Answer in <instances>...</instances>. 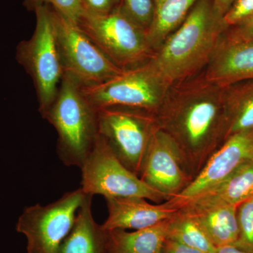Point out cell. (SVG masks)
<instances>
[{"label": "cell", "mask_w": 253, "mask_h": 253, "mask_svg": "<svg viewBox=\"0 0 253 253\" xmlns=\"http://www.w3.org/2000/svg\"><path fill=\"white\" fill-rule=\"evenodd\" d=\"M224 87L203 71L172 84L156 113L158 126L179 146L193 179L225 141Z\"/></svg>", "instance_id": "obj_1"}, {"label": "cell", "mask_w": 253, "mask_h": 253, "mask_svg": "<svg viewBox=\"0 0 253 253\" xmlns=\"http://www.w3.org/2000/svg\"><path fill=\"white\" fill-rule=\"evenodd\" d=\"M227 28L216 16L212 0H199L149 61L172 85L194 77L208 66Z\"/></svg>", "instance_id": "obj_2"}, {"label": "cell", "mask_w": 253, "mask_h": 253, "mask_svg": "<svg viewBox=\"0 0 253 253\" xmlns=\"http://www.w3.org/2000/svg\"><path fill=\"white\" fill-rule=\"evenodd\" d=\"M72 76L63 74L54 102L43 117L58 134V156L66 166L81 168L99 136L97 111Z\"/></svg>", "instance_id": "obj_3"}, {"label": "cell", "mask_w": 253, "mask_h": 253, "mask_svg": "<svg viewBox=\"0 0 253 253\" xmlns=\"http://www.w3.org/2000/svg\"><path fill=\"white\" fill-rule=\"evenodd\" d=\"M172 86L147 62L125 68L107 81L90 86H81L89 104L97 111L111 106H124L156 113Z\"/></svg>", "instance_id": "obj_4"}, {"label": "cell", "mask_w": 253, "mask_h": 253, "mask_svg": "<svg viewBox=\"0 0 253 253\" xmlns=\"http://www.w3.org/2000/svg\"><path fill=\"white\" fill-rule=\"evenodd\" d=\"M34 12L36 29L16 46V59L33 80L43 118L54 102L63 73L51 7L42 5Z\"/></svg>", "instance_id": "obj_5"}, {"label": "cell", "mask_w": 253, "mask_h": 253, "mask_svg": "<svg viewBox=\"0 0 253 253\" xmlns=\"http://www.w3.org/2000/svg\"><path fill=\"white\" fill-rule=\"evenodd\" d=\"M77 26L118 67L147 62L154 54L147 35L119 7L107 14L84 10Z\"/></svg>", "instance_id": "obj_6"}, {"label": "cell", "mask_w": 253, "mask_h": 253, "mask_svg": "<svg viewBox=\"0 0 253 253\" xmlns=\"http://www.w3.org/2000/svg\"><path fill=\"white\" fill-rule=\"evenodd\" d=\"M80 169L81 188L86 194L101 195L105 199L136 197L155 203L167 201L163 194L126 168L99 134Z\"/></svg>", "instance_id": "obj_7"}, {"label": "cell", "mask_w": 253, "mask_h": 253, "mask_svg": "<svg viewBox=\"0 0 253 253\" xmlns=\"http://www.w3.org/2000/svg\"><path fill=\"white\" fill-rule=\"evenodd\" d=\"M87 196L80 187L46 206L37 204L25 208L16 230L26 237L27 253H59Z\"/></svg>", "instance_id": "obj_8"}, {"label": "cell", "mask_w": 253, "mask_h": 253, "mask_svg": "<svg viewBox=\"0 0 253 253\" xmlns=\"http://www.w3.org/2000/svg\"><path fill=\"white\" fill-rule=\"evenodd\" d=\"M99 134L118 159L140 175L146 150L158 127L156 116L144 110L111 106L97 110Z\"/></svg>", "instance_id": "obj_9"}, {"label": "cell", "mask_w": 253, "mask_h": 253, "mask_svg": "<svg viewBox=\"0 0 253 253\" xmlns=\"http://www.w3.org/2000/svg\"><path fill=\"white\" fill-rule=\"evenodd\" d=\"M51 10L63 74L72 76L81 86H90L107 81L123 71L77 25L52 7Z\"/></svg>", "instance_id": "obj_10"}, {"label": "cell", "mask_w": 253, "mask_h": 253, "mask_svg": "<svg viewBox=\"0 0 253 253\" xmlns=\"http://www.w3.org/2000/svg\"><path fill=\"white\" fill-rule=\"evenodd\" d=\"M139 177L167 201L180 194L193 180L179 146L159 126L149 141Z\"/></svg>", "instance_id": "obj_11"}, {"label": "cell", "mask_w": 253, "mask_h": 253, "mask_svg": "<svg viewBox=\"0 0 253 253\" xmlns=\"http://www.w3.org/2000/svg\"><path fill=\"white\" fill-rule=\"evenodd\" d=\"M253 159V129L229 136L212 155L185 189L169 200L176 207L217 185Z\"/></svg>", "instance_id": "obj_12"}, {"label": "cell", "mask_w": 253, "mask_h": 253, "mask_svg": "<svg viewBox=\"0 0 253 253\" xmlns=\"http://www.w3.org/2000/svg\"><path fill=\"white\" fill-rule=\"evenodd\" d=\"M204 74L208 81L222 86L253 80V41L227 28L221 34Z\"/></svg>", "instance_id": "obj_13"}, {"label": "cell", "mask_w": 253, "mask_h": 253, "mask_svg": "<svg viewBox=\"0 0 253 253\" xmlns=\"http://www.w3.org/2000/svg\"><path fill=\"white\" fill-rule=\"evenodd\" d=\"M142 198H116L106 199L108 215L101 224L105 231L139 229L151 227L176 215L179 208L169 201L165 204H149Z\"/></svg>", "instance_id": "obj_14"}, {"label": "cell", "mask_w": 253, "mask_h": 253, "mask_svg": "<svg viewBox=\"0 0 253 253\" xmlns=\"http://www.w3.org/2000/svg\"><path fill=\"white\" fill-rule=\"evenodd\" d=\"M237 207L232 205L196 206L185 205L179 208L194 218L215 247L234 245L239 236Z\"/></svg>", "instance_id": "obj_15"}, {"label": "cell", "mask_w": 253, "mask_h": 253, "mask_svg": "<svg viewBox=\"0 0 253 253\" xmlns=\"http://www.w3.org/2000/svg\"><path fill=\"white\" fill-rule=\"evenodd\" d=\"M92 198L88 195L78 210L73 228L59 253H109V231L104 230L93 217Z\"/></svg>", "instance_id": "obj_16"}, {"label": "cell", "mask_w": 253, "mask_h": 253, "mask_svg": "<svg viewBox=\"0 0 253 253\" xmlns=\"http://www.w3.org/2000/svg\"><path fill=\"white\" fill-rule=\"evenodd\" d=\"M253 196V159L245 163L217 185L183 203L185 205L208 206L232 205L238 206Z\"/></svg>", "instance_id": "obj_17"}, {"label": "cell", "mask_w": 253, "mask_h": 253, "mask_svg": "<svg viewBox=\"0 0 253 253\" xmlns=\"http://www.w3.org/2000/svg\"><path fill=\"white\" fill-rule=\"evenodd\" d=\"M225 141L240 131L253 129V79L224 87Z\"/></svg>", "instance_id": "obj_18"}, {"label": "cell", "mask_w": 253, "mask_h": 253, "mask_svg": "<svg viewBox=\"0 0 253 253\" xmlns=\"http://www.w3.org/2000/svg\"><path fill=\"white\" fill-rule=\"evenodd\" d=\"M169 220L131 232L123 229L109 231V253H162Z\"/></svg>", "instance_id": "obj_19"}, {"label": "cell", "mask_w": 253, "mask_h": 253, "mask_svg": "<svg viewBox=\"0 0 253 253\" xmlns=\"http://www.w3.org/2000/svg\"><path fill=\"white\" fill-rule=\"evenodd\" d=\"M199 0H154V17L147 33L154 52L181 26Z\"/></svg>", "instance_id": "obj_20"}, {"label": "cell", "mask_w": 253, "mask_h": 253, "mask_svg": "<svg viewBox=\"0 0 253 253\" xmlns=\"http://www.w3.org/2000/svg\"><path fill=\"white\" fill-rule=\"evenodd\" d=\"M168 239L204 253L215 252V246L208 239L194 218L180 210L169 220Z\"/></svg>", "instance_id": "obj_21"}, {"label": "cell", "mask_w": 253, "mask_h": 253, "mask_svg": "<svg viewBox=\"0 0 253 253\" xmlns=\"http://www.w3.org/2000/svg\"><path fill=\"white\" fill-rule=\"evenodd\" d=\"M120 9L147 35L154 21V0H121Z\"/></svg>", "instance_id": "obj_22"}, {"label": "cell", "mask_w": 253, "mask_h": 253, "mask_svg": "<svg viewBox=\"0 0 253 253\" xmlns=\"http://www.w3.org/2000/svg\"><path fill=\"white\" fill-rule=\"evenodd\" d=\"M239 236L233 246L253 253V196L237 207Z\"/></svg>", "instance_id": "obj_23"}, {"label": "cell", "mask_w": 253, "mask_h": 253, "mask_svg": "<svg viewBox=\"0 0 253 253\" xmlns=\"http://www.w3.org/2000/svg\"><path fill=\"white\" fill-rule=\"evenodd\" d=\"M23 4L28 11H33L38 6L49 5L75 24L84 11L81 0H23Z\"/></svg>", "instance_id": "obj_24"}, {"label": "cell", "mask_w": 253, "mask_h": 253, "mask_svg": "<svg viewBox=\"0 0 253 253\" xmlns=\"http://www.w3.org/2000/svg\"><path fill=\"white\" fill-rule=\"evenodd\" d=\"M253 16V0H236L223 18L228 28L235 26Z\"/></svg>", "instance_id": "obj_25"}, {"label": "cell", "mask_w": 253, "mask_h": 253, "mask_svg": "<svg viewBox=\"0 0 253 253\" xmlns=\"http://www.w3.org/2000/svg\"><path fill=\"white\" fill-rule=\"evenodd\" d=\"M83 9L95 14H107L117 9L121 0H81Z\"/></svg>", "instance_id": "obj_26"}, {"label": "cell", "mask_w": 253, "mask_h": 253, "mask_svg": "<svg viewBox=\"0 0 253 253\" xmlns=\"http://www.w3.org/2000/svg\"><path fill=\"white\" fill-rule=\"evenodd\" d=\"M162 253H204L199 250L193 249L180 243L172 241V240H166L163 246Z\"/></svg>", "instance_id": "obj_27"}, {"label": "cell", "mask_w": 253, "mask_h": 253, "mask_svg": "<svg viewBox=\"0 0 253 253\" xmlns=\"http://www.w3.org/2000/svg\"><path fill=\"white\" fill-rule=\"evenodd\" d=\"M229 28L238 36L253 41V16Z\"/></svg>", "instance_id": "obj_28"}, {"label": "cell", "mask_w": 253, "mask_h": 253, "mask_svg": "<svg viewBox=\"0 0 253 253\" xmlns=\"http://www.w3.org/2000/svg\"><path fill=\"white\" fill-rule=\"evenodd\" d=\"M236 0H212L213 9L218 18L222 19Z\"/></svg>", "instance_id": "obj_29"}, {"label": "cell", "mask_w": 253, "mask_h": 253, "mask_svg": "<svg viewBox=\"0 0 253 253\" xmlns=\"http://www.w3.org/2000/svg\"><path fill=\"white\" fill-rule=\"evenodd\" d=\"M214 253H252L244 251L233 245H227V246H219L216 247Z\"/></svg>", "instance_id": "obj_30"}]
</instances>
